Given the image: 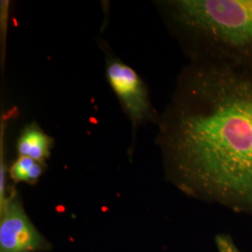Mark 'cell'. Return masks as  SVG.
<instances>
[{
  "label": "cell",
  "instance_id": "6da1fadb",
  "mask_svg": "<svg viewBox=\"0 0 252 252\" xmlns=\"http://www.w3.org/2000/svg\"><path fill=\"white\" fill-rule=\"evenodd\" d=\"M167 175L183 192L252 214V66L191 59L160 121Z\"/></svg>",
  "mask_w": 252,
  "mask_h": 252
},
{
  "label": "cell",
  "instance_id": "7a4b0ae2",
  "mask_svg": "<svg viewBox=\"0 0 252 252\" xmlns=\"http://www.w3.org/2000/svg\"><path fill=\"white\" fill-rule=\"evenodd\" d=\"M162 7L190 59L252 66V0H173Z\"/></svg>",
  "mask_w": 252,
  "mask_h": 252
},
{
  "label": "cell",
  "instance_id": "3957f363",
  "mask_svg": "<svg viewBox=\"0 0 252 252\" xmlns=\"http://www.w3.org/2000/svg\"><path fill=\"white\" fill-rule=\"evenodd\" d=\"M50 249L24 209L21 201L10 195L0 210V252H39Z\"/></svg>",
  "mask_w": 252,
  "mask_h": 252
},
{
  "label": "cell",
  "instance_id": "277c9868",
  "mask_svg": "<svg viewBox=\"0 0 252 252\" xmlns=\"http://www.w3.org/2000/svg\"><path fill=\"white\" fill-rule=\"evenodd\" d=\"M107 78L134 126L153 116L146 86L133 68L118 59H110Z\"/></svg>",
  "mask_w": 252,
  "mask_h": 252
},
{
  "label": "cell",
  "instance_id": "5b68a950",
  "mask_svg": "<svg viewBox=\"0 0 252 252\" xmlns=\"http://www.w3.org/2000/svg\"><path fill=\"white\" fill-rule=\"evenodd\" d=\"M51 147V138L36 125L27 126L22 132L17 143L20 156L29 157L41 163L49 158Z\"/></svg>",
  "mask_w": 252,
  "mask_h": 252
},
{
  "label": "cell",
  "instance_id": "8992f818",
  "mask_svg": "<svg viewBox=\"0 0 252 252\" xmlns=\"http://www.w3.org/2000/svg\"><path fill=\"white\" fill-rule=\"evenodd\" d=\"M43 172L41 162L35 160L20 156L18 159L13 162L9 169V176L14 182H27L35 183L40 178Z\"/></svg>",
  "mask_w": 252,
  "mask_h": 252
},
{
  "label": "cell",
  "instance_id": "52a82bcc",
  "mask_svg": "<svg viewBox=\"0 0 252 252\" xmlns=\"http://www.w3.org/2000/svg\"><path fill=\"white\" fill-rule=\"evenodd\" d=\"M218 252H240L234 240L228 234H218L215 238Z\"/></svg>",
  "mask_w": 252,
  "mask_h": 252
},
{
  "label": "cell",
  "instance_id": "ba28073f",
  "mask_svg": "<svg viewBox=\"0 0 252 252\" xmlns=\"http://www.w3.org/2000/svg\"><path fill=\"white\" fill-rule=\"evenodd\" d=\"M8 201V197L6 196V166L3 159V153L1 148V159H0V210H2L6 203Z\"/></svg>",
  "mask_w": 252,
  "mask_h": 252
}]
</instances>
